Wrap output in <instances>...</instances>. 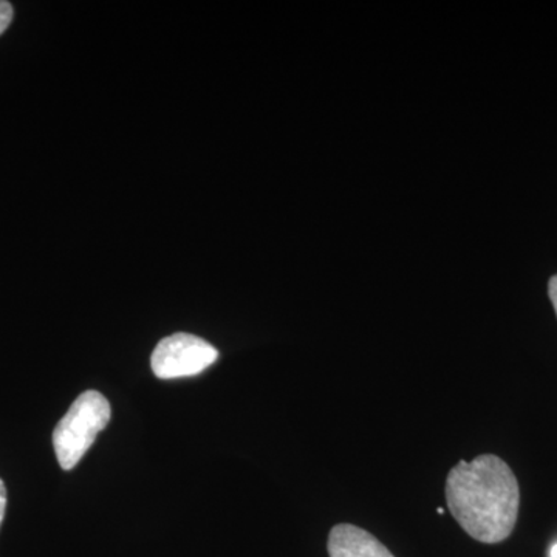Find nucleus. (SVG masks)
Returning a JSON list of instances; mask_svg holds the SVG:
<instances>
[{
  "label": "nucleus",
  "instance_id": "nucleus-1",
  "mask_svg": "<svg viewBox=\"0 0 557 557\" xmlns=\"http://www.w3.org/2000/svg\"><path fill=\"white\" fill-rule=\"evenodd\" d=\"M446 504L460 527L483 544L511 536L518 522V479L502 458L483 454L458 461L446 479Z\"/></svg>",
  "mask_w": 557,
  "mask_h": 557
},
{
  "label": "nucleus",
  "instance_id": "nucleus-2",
  "mask_svg": "<svg viewBox=\"0 0 557 557\" xmlns=\"http://www.w3.org/2000/svg\"><path fill=\"white\" fill-rule=\"evenodd\" d=\"M112 409L97 391L81 394L53 431V448L64 471L79 463L98 434L108 426Z\"/></svg>",
  "mask_w": 557,
  "mask_h": 557
},
{
  "label": "nucleus",
  "instance_id": "nucleus-3",
  "mask_svg": "<svg viewBox=\"0 0 557 557\" xmlns=\"http://www.w3.org/2000/svg\"><path fill=\"white\" fill-rule=\"evenodd\" d=\"M218 348L189 333H175L161 339L150 358L153 373L161 380L199 375L218 361Z\"/></svg>",
  "mask_w": 557,
  "mask_h": 557
},
{
  "label": "nucleus",
  "instance_id": "nucleus-4",
  "mask_svg": "<svg viewBox=\"0 0 557 557\" xmlns=\"http://www.w3.org/2000/svg\"><path fill=\"white\" fill-rule=\"evenodd\" d=\"M327 548L330 557H395L379 539L348 523L332 528Z\"/></svg>",
  "mask_w": 557,
  "mask_h": 557
},
{
  "label": "nucleus",
  "instance_id": "nucleus-5",
  "mask_svg": "<svg viewBox=\"0 0 557 557\" xmlns=\"http://www.w3.org/2000/svg\"><path fill=\"white\" fill-rule=\"evenodd\" d=\"M11 21H13V5L5 0H0V35L10 27Z\"/></svg>",
  "mask_w": 557,
  "mask_h": 557
},
{
  "label": "nucleus",
  "instance_id": "nucleus-6",
  "mask_svg": "<svg viewBox=\"0 0 557 557\" xmlns=\"http://www.w3.org/2000/svg\"><path fill=\"white\" fill-rule=\"evenodd\" d=\"M548 295L549 299H552L553 307H555L556 317H557V274L549 278L548 284Z\"/></svg>",
  "mask_w": 557,
  "mask_h": 557
},
{
  "label": "nucleus",
  "instance_id": "nucleus-7",
  "mask_svg": "<svg viewBox=\"0 0 557 557\" xmlns=\"http://www.w3.org/2000/svg\"><path fill=\"white\" fill-rule=\"evenodd\" d=\"M7 509V490L5 485H3L2 480H0V523H2L3 516H5Z\"/></svg>",
  "mask_w": 557,
  "mask_h": 557
},
{
  "label": "nucleus",
  "instance_id": "nucleus-8",
  "mask_svg": "<svg viewBox=\"0 0 557 557\" xmlns=\"http://www.w3.org/2000/svg\"><path fill=\"white\" fill-rule=\"evenodd\" d=\"M549 557H557V544L552 548V552H549Z\"/></svg>",
  "mask_w": 557,
  "mask_h": 557
}]
</instances>
